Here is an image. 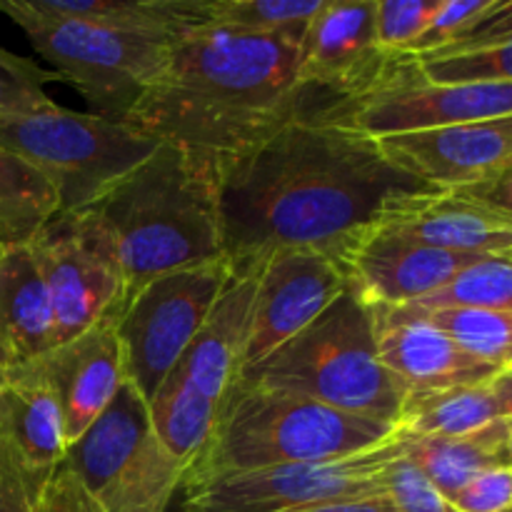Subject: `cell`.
Instances as JSON below:
<instances>
[{
    "label": "cell",
    "instance_id": "cell-1",
    "mask_svg": "<svg viewBox=\"0 0 512 512\" xmlns=\"http://www.w3.org/2000/svg\"><path fill=\"white\" fill-rule=\"evenodd\" d=\"M428 190L350 120L348 100L318 95L220 178L223 255L233 273H253L283 248L343 260L393 200Z\"/></svg>",
    "mask_w": 512,
    "mask_h": 512
},
{
    "label": "cell",
    "instance_id": "cell-2",
    "mask_svg": "<svg viewBox=\"0 0 512 512\" xmlns=\"http://www.w3.org/2000/svg\"><path fill=\"white\" fill-rule=\"evenodd\" d=\"M303 30L240 33L200 25L178 35L125 123L178 148L218 190L235 160L323 95L298 78Z\"/></svg>",
    "mask_w": 512,
    "mask_h": 512
},
{
    "label": "cell",
    "instance_id": "cell-3",
    "mask_svg": "<svg viewBox=\"0 0 512 512\" xmlns=\"http://www.w3.org/2000/svg\"><path fill=\"white\" fill-rule=\"evenodd\" d=\"M88 210L113 240L125 300L160 275L225 258L218 190L173 145H158Z\"/></svg>",
    "mask_w": 512,
    "mask_h": 512
},
{
    "label": "cell",
    "instance_id": "cell-4",
    "mask_svg": "<svg viewBox=\"0 0 512 512\" xmlns=\"http://www.w3.org/2000/svg\"><path fill=\"white\" fill-rule=\"evenodd\" d=\"M233 385L303 395L393 428H400L410 395L380 360L373 310L350 285L303 333L243 370Z\"/></svg>",
    "mask_w": 512,
    "mask_h": 512
},
{
    "label": "cell",
    "instance_id": "cell-5",
    "mask_svg": "<svg viewBox=\"0 0 512 512\" xmlns=\"http://www.w3.org/2000/svg\"><path fill=\"white\" fill-rule=\"evenodd\" d=\"M398 430L303 395L233 385L208 445L185 470L183 488L230 473L350 458L388 443Z\"/></svg>",
    "mask_w": 512,
    "mask_h": 512
},
{
    "label": "cell",
    "instance_id": "cell-6",
    "mask_svg": "<svg viewBox=\"0 0 512 512\" xmlns=\"http://www.w3.org/2000/svg\"><path fill=\"white\" fill-rule=\"evenodd\" d=\"M0 145L48 180L58 195V213H80L140 168L160 143L120 120L53 103L38 113L3 120Z\"/></svg>",
    "mask_w": 512,
    "mask_h": 512
},
{
    "label": "cell",
    "instance_id": "cell-7",
    "mask_svg": "<svg viewBox=\"0 0 512 512\" xmlns=\"http://www.w3.org/2000/svg\"><path fill=\"white\" fill-rule=\"evenodd\" d=\"M5 15L23 30L35 53L53 65L58 80L78 90L88 113L120 123L168 63L175 40L80 20Z\"/></svg>",
    "mask_w": 512,
    "mask_h": 512
},
{
    "label": "cell",
    "instance_id": "cell-8",
    "mask_svg": "<svg viewBox=\"0 0 512 512\" xmlns=\"http://www.w3.org/2000/svg\"><path fill=\"white\" fill-rule=\"evenodd\" d=\"M63 463L100 512H168L188 470L133 400L110 403L70 445Z\"/></svg>",
    "mask_w": 512,
    "mask_h": 512
},
{
    "label": "cell",
    "instance_id": "cell-9",
    "mask_svg": "<svg viewBox=\"0 0 512 512\" xmlns=\"http://www.w3.org/2000/svg\"><path fill=\"white\" fill-rule=\"evenodd\" d=\"M233 275L228 258L208 260L160 275L125 300L118 315L125 380L148 403L183 360Z\"/></svg>",
    "mask_w": 512,
    "mask_h": 512
},
{
    "label": "cell",
    "instance_id": "cell-10",
    "mask_svg": "<svg viewBox=\"0 0 512 512\" xmlns=\"http://www.w3.org/2000/svg\"><path fill=\"white\" fill-rule=\"evenodd\" d=\"M405 453V433L388 443L328 463L275 465L230 473L180 490L178 512H290L345 500L380 498V473Z\"/></svg>",
    "mask_w": 512,
    "mask_h": 512
},
{
    "label": "cell",
    "instance_id": "cell-11",
    "mask_svg": "<svg viewBox=\"0 0 512 512\" xmlns=\"http://www.w3.org/2000/svg\"><path fill=\"white\" fill-rule=\"evenodd\" d=\"M55 320V345L68 343L125 305V278L108 230L90 210L58 213L30 243Z\"/></svg>",
    "mask_w": 512,
    "mask_h": 512
},
{
    "label": "cell",
    "instance_id": "cell-12",
    "mask_svg": "<svg viewBox=\"0 0 512 512\" xmlns=\"http://www.w3.org/2000/svg\"><path fill=\"white\" fill-rule=\"evenodd\" d=\"M348 115L375 140L512 118V83H430L418 60L405 55L370 93L348 103Z\"/></svg>",
    "mask_w": 512,
    "mask_h": 512
},
{
    "label": "cell",
    "instance_id": "cell-13",
    "mask_svg": "<svg viewBox=\"0 0 512 512\" xmlns=\"http://www.w3.org/2000/svg\"><path fill=\"white\" fill-rule=\"evenodd\" d=\"M253 273L258 288L243 370L263 363L268 355L303 333L350 285L345 265L313 248L275 250Z\"/></svg>",
    "mask_w": 512,
    "mask_h": 512
},
{
    "label": "cell",
    "instance_id": "cell-14",
    "mask_svg": "<svg viewBox=\"0 0 512 512\" xmlns=\"http://www.w3.org/2000/svg\"><path fill=\"white\" fill-rule=\"evenodd\" d=\"M395 60L378 45L375 0H325L303 30L298 78L315 93L353 103L388 75Z\"/></svg>",
    "mask_w": 512,
    "mask_h": 512
},
{
    "label": "cell",
    "instance_id": "cell-15",
    "mask_svg": "<svg viewBox=\"0 0 512 512\" xmlns=\"http://www.w3.org/2000/svg\"><path fill=\"white\" fill-rule=\"evenodd\" d=\"M385 158L435 190H473L512 168V118L378 138Z\"/></svg>",
    "mask_w": 512,
    "mask_h": 512
},
{
    "label": "cell",
    "instance_id": "cell-16",
    "mask_svg": "<svg viewBox=\"0 0 512 512\" xmlns=\"http://www.w3.org/2000/svg\"><path fill=\"white\" fill-rule=\"evenodd\" d=\"M478 258L483 255L450 253L373 225L340 263L350 288L368 305H410L438 293Z\"/></svg>",
    "mask_w": 512,
    "mask_h": 512
},
{
    "label": "cell",
    "instance_id": "cell-17",
    "mask_svg": "<svg viewBox=\"0 0 512 512\" xmlns=\"http://www.w3.org/2000/svg\"><path fill=\"white\" fill-rule=\"evenodd\" d=\"M28 365L58 400L70 448L113 403L120 385L125 383L118 315L100 320L78 338L55 345Z\"/></svg>",
    "mask_w": 512,
    "mask_h": 512
},
{
    "label": "cell",
    "instance_id": "cell-18",
    "mask_svg": "<svg viewBox=\"0 0 512 512\" xmlns=\"http://www.w3.org/2000/svg\"><path fill=\"white\" fill-rule=\"evenodd\" d=\"M370 310L380 360L408 393L483 383L500 373L460 350L418 305H370Z\"/></svg>",
    "mask_w": 512,
    "mask_h": 512
},
{
    "label": "cell",
    "instance_id": "cell-19",
    "mask_svg": "<svg viewBox=\"0 0 512 512\" xmlns=\"http://www.w3.org/2000/svg\"><path fill=\"white\" fill-rule=\"evenodd\" d=\"M375 225L450 253H512V215L463 190H428L393 200Z\"/></svg>",
    "mask_w": 512,
    "mask_h": 512
},
{
    "label": "cell",
    "instance_id": "cell-20",
    "mask_svg": "<svg viewBox=\"0 0 512 512\" xmlns=\"http://www.w3.org/2000/svg\"><path fill=\"white\" fill-rule=\"evenodd\" d=\"M0 448L38 498L68 455L58 400L28 363L13 365L0 390Z\"/></svg>",
    "mask_w": 512,
    "mask_h": 512
},
{
    "label": "cell",
    "instance_id": "cell-21",
    "mask_svg": "<svg viewBox=\"0 0 512 512\" xmlns=\"http://www.w3.org/2000/svg\"><path fill=\"white\" fill-rule=\"evenodd\" d=\"M255 288V273H235L213 313L185 350L183 360L173 370L215 408H223L230 388L243 370L245 345L253 323Z\"/></svg>",
    "mask_w": 512,
    "mask_h": 512
},
{
    "label": "cell",
    "instance_id": "cell-22",
    "mask_svg": "<svg viewBox=\"0 0 512 512\" xmlns=\"http://www.w3.org/2000/svg\"><path fill=\"white\" fill-rule=\"evenodd\" d=\"M0 345L13 365L55 348V320L30 245L5 250L0 263Z\"/></svg>",
    "mask_w": 512,
    "mask_h": 512
},
{
    "label": "cell",
    "instance_id": "cell-23",
    "mask_svg": "<svg viewBox=\"0 0 512 512\" xmlns=\"http://www.w3.org/2000/svg\"><path fill=\"white\" fill-rule=\"evenodd\" d=\"M0 13L80 20L178 38L203 25V0H0Z\"/></svg>",
    "mask_w": 512,
    "mask_h": 512
},
{
    "label": "cell",
    "instance_id": "cell-24",
    "mask_svg": "<svg viewBox=\"0 0 512 512\" xmlns=\"http://www.w3.org/2000/svg\"><path fill=\"white\" fill-rule=\"evenodd\" d=\"M500 420H512V368L500 370L483 383L410 393L400 415V430L410 435L458 438Z\"/></svg>",
    "mask_w": 512,
    "mask_h": 512
},
{
    "label": "cell",
    "instance_id": "cell-25",
    "mask_svg": "<svg viewBox=\"0 0 512 512\" xmlns=\"http://www.w3.org/2000/svg\"><path fill=\"white\" fill-rule=\"evenodd\" d=\"M512 420L488 425L470 435L443 438V435L405 433V458L423 470L425 478L453 503L455 495L483 470L505 463V445Z\"/></svg>",
    "mask_w": 512,
    "mask_h": 512
},
{
    "label": "cell",
    "instance_id": "cell-26",
    "mask_svg": "<svg viewBox=\"0 0 512 512\" xmlns=\"http://www.w3.org/2000/svg\"><path fill=\"white\" fill-rule=\"evenodd\" d=\"M58 195L20 155L0 145V245L25 248L58 215Z\"/></svg>",
    "mask_w": 512,
    "mask_h": 512
},
{
    "label": "cell",
    "instance_id": "cell-27",
    "mask_svg": "<svg viewBox=\"0 0 512 512\" xmlns=\"http://www.w3.org/2000/svg\"><path fill=\"white\" fill-rule=\"evenodd\" d=\"M150 423L160 443L190 468L203 453L218 423L220 408L195 393L180 375L170 373L148 403Z\"/></svg>",
    "mask_w": 512,
    "mask_h": 512
},
{
    "label": "cell",
    "instance_id": "cell-28",
    "mask_svg": "<svg viewBox=\"0 0 512 512\" xmlns=\"http://www.w3.org/2000/svg\"><path fill=\"white\" fill-rule=\"evenodd\" d=\"M470 358L498 370L512 368V313L483 308H420Z\"/></svg>",
    "mask_w": 512,
    "mask_h": 512
},
{
    "label": "cell",
    "instance_id": "cell-29",
    "mask_svg": "<svg viewBox=\"0 0 512 512\" xmlns=\"http://www.w3.org/2000/svg\"><path fill=\"white\" fill-rule=\"evenodd\" d=\"M418 308H483L512 313V253L483 255L445 288L418 300Z\"/></svg>",
    "mask_w": 512,
    "mask_h": 512
},
{
    "label": "cell",
    "instance_id": "cell-30",
    "mask_svg": "<svg viewBox=\"0 0 512 512\" xmlns=\"http://www.w3.org/2000/svg\"><path fill=\"white\" fill-rule=\"evenodd\" d=\"M325 0H203V25L240 33H280L308 25Z\"/></svg>",
    "mask_w": 512,
    "mask_h": 512
},
{
    "label": "cell",
    "instance_id": "cell-31",
    "mask_svg": "<svg viewBox=\"0 0 512 512\" xmlns=\"http://www.w3.org/2000/svg\"><path fill=\"white\" fill-rule=\"evenodd\" d=\"M53 80H58L53 70H45L35 60L0 48V123L53 105L45 90V85Z\"/></svg>",
    "mask_w": 512,
    "mask_h": 512
},
{
    "label": "cell",
    "instance_id": "cell-32",
    "mask_svg": "<svg viewBox=\"0 0 512 512\" xmlns=\"http://www.w3.org/2000/svg\"><path fill=\"white\" fill-rule=\"evenodd\" d=\"M415 60L430 83H512V43Z\"/></svg>",
    "mask_w": 512,
    "mask_h": 512
},
{
    "label": "cell",
    "instance_id": "cell-33",
    "mask_svg": "<svg viewBox=\"0 0 512 512\" xmlns=\"http://www.w3.org/2000/svg\"><path fill=\"white\" fill-rule=\"evenodd\" d=\"M438 5L440 0H375V33L383 53L390 58L413 55Z\"/></svg>",
    "mask_w": 512,
    "mask_h": 512
},
{
    "label": "cell",
    "instance_id": "cell-34",
    "mask_svg": "<svg viewBox=\"0 0 512 512\" xmlns=\"http://www.w3.org/2000/svg\"><path fill=\"white\" fill-rule=\"evenodd\" d=\"M378 483L380 500H385L390 512H458V508L425 478L423 470L405 458V453L385 465Z\"/></svg>",
    "mask_w": 512,
    "mask_h": 512
},
{
    "label": "cell",
    "instance_id": "cell-35",
    "mask_svg": "<svg viewBox=\"0 0 512 512\" xmlns=\"http://www.w3.org/2000/svg\"><path fill=\"white\" fill-rule=\"evenodd\" d=\"M495 3L498 0H440L438 10L415 43L410 58H423V55L448 48L460 35L468 33L483 15H488L495 8Z\"/></svg>",
    "mask_w": 512,
    "mask_h": 512
},
{
    "label": "cell",
    "instance_id": "cell-36",
    "mask_svg": "<svg viewBox=\"0 0 512 512\" xmlns=\"http://www.w3.org/2000/svg\"><path fill=\"white\" fill-rule=\"evenodd\" d=\"M458 512H508L512 510V468L508 463L493 465L475 475L453 498Z\"/></svg>",
    "mask_w": 512,
    "mask_h": 512
},
{
    "label": "cell",
    "instance_id": "cell-37",
    "mask_svg": "<svg viewBox=\"0 0 512 512\" xmlns=\"http://www.w3.org/2000/svg\"><path fill=\"white\" fill-rule=\"evenodd\" d=\"M512 43V0H498L495 8L488 15L478 20L473 28L465 35H460L455 43L448 48L438 50V53L423 55V58H440V55H455V53H468V50L490 48V45H503Z\"/></svg>",
    "mask_w": 512,
    "mask_h": 512
},
{
    "label": "cell",
    "instance_id": "cell-38",
    "mask_svg": "<svg viewBox=\"0 0 512 512\" xmlns=\"http://www.w3.org/2000/svg\"><path fill=\"white\" fill-rule=\"evenodd\" d=\"M28 512H100L68 465H60L45 493Z\"/></svg>",
    "mask_w": 512,
    "mask_h": 512
},
{
    "label": "cell",
    "instance_id": "cell-39",
    "mask_svg": "<svg viewBox=\"0 0 512 512\" xmlns=\"http://www.w3.org/2000/svg\"><path fill=\"white\" fill-rule=\"evenodd\" d=\"M38 500L28 480L0 448V512H28Z\"/></svg>",
    "mask_w": 512,
    "mask_h": 512
},
{
    "label": "cell",
    "instance_id": "cell-40",
    "mask_svg": "<svg viewBox=\"0 0 512 512\" xmlns=\"http://www.w3.org/2000/svg\"><path fill=\"white\" fill-rule=\"evenodd\" d=\"M463 193L475 195V198L485 200V203L495 205V208H500L503 213L512 215V168L505 170V173L500 175L498 180H493V183L480 185V188L473 190H463Z\"/></svg>",
    "mask_w": 512,
    "mask_h": 512
},
{
    "label": "cell",
    "instance_id": "cell-41",
    "mask_svg": "<svg viewBox=\"0 0 512 512\" xmlns=\"http://www.w3.org/2000/svg\"><path fill=\"white\" fill-rule=\"evenodd\" d=\"M290 512H390L385 500H345V503H325L313 505V508H300Z\"/></svg>",
    "mask_w": 512,
    "mask_h": 512
},
{
    "label": "cell",
    "instance_id": "cell-42",
    "mask_svg": "<svg viewBox=\"0 0 512 512\" xmlns=\"http://www.w3.org/2000/svg\"><path fill=\"white\" fill-rule=\"evenodd\" d=\"M10 368H13V360H10V355L5 353V348L0 345V390H3V385L8 383Z\"/></svg>",
    "mask_w": 512,
    "mask_h": 512
},
{
    "label": "cell",
    "instance_id": "cell-43",
    "mask_svg": "<svg viewBox=\"0 0 512 512\" xmlns=\"http://www.w3.org/2000/svg\"><path fill=\"white\" fill-rule=\"evenodd\" d=\"M505 463L512 468V428H510V438H508V445H505Z\"/></svg>",
    "mask_w": 512,
    "mask_h": 512
},
{
    "label": "cell",
    "instance_id": "cell-44",
    "mask_svg": "<svg viewBox=\"0 0 512 512\" xmlns=\"http://www.w3.org/2000/svg\"><path fill=\"white\" fill-rule=\"evenodd\" d=\"M3 255H5V248H3V245H0V263H3Z\"/></svg>",
    "mask_w": 512,
    "mask_h": 512
},
{
    "label": "cell",
    "instance_id": "cell-45",
    "mask_svg": "<svg viewBox=\"0 0 512 512\" xmlns=\"http://www.w3.org/2000/svg\"><path fill=\"white\" fill-rule=\"evenodd\" d=\"M508 512H512V510H508Z\"/></svg>",
    "mask_w": 512,
    "mask_h": 512
}]
</instances>
